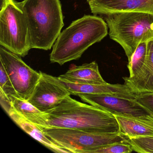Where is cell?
<instances>
[{
  "label": "cell",
  "instance_id": "obj_1",
  "mask_svg": "<svg viewBox=\"0 0 153 153\" xmlns=\"http://www.w3.org/2000/svg\"><path fill=\"white\" fill-rule=\"evenodd\" d=\"M46 128H60L101 133H119L117 120L111 113L68 96L59 105L45 113Z\"/></svg>",
  "mask_w": 153,
  "mask_h": 153
},
{
  "label": "cell",
  "instance_id": "obj_2",
  "mask_svg": "<svg viewBox=\"0 0 153 153\" xmlns=\"http://www.w3.org/2000/svg\"><path fill=\"white\" fill-rule=\"evenodd\" d=\"M107 25L97 16L85 15L73 21L60 34L50 54L52 63L62 65L79 59L91 45L108 33Z\"/></svg>",
  "mask_w": 153,
  "mask_h": 153
},
{
  "label": "cell",
  "instance_id": "obj_3",
  "mask_svg": "<svg viewBox=\"0 0 153 153\" xmlns=\"http://www.w3.org/2000/svg\"><path fill=\"white\" fill-rule=\"evenodd\" d=\"M19 5L27 24L31 48L51 50L64 25L60 0H24Z\"/></svg>",
  "mask_w": 153,
  "mask_h": 153
},
{
  "label": "cell",
  "instance_id": "obj_4",
  "mask_svg": "<svg viewBox=\"0 0 153 153\" xmlns=\"http://www.w3.org/2000/svg\"><path fill=\"white\" fill-rule=\"evenodd\" d=\"M105 16L110 38L122 47L128 62L140 44L153 39V14L127 12Z\"/></svg>",
  "mask_w": 153,
  "mask_h": 153
},
{
  "label": "cell",
  "instance_id": "obj_5",
  "mask_svg": "<svg viewBox=\"0 0 153 153\" xmlns=\"http://www.w3.org/2000/svg\"><path fill=\"white\" fill-rule=\"evenodd\" d=\"M0 45L20 57L26 56L32 49L25 18L16 0H9L0 11Z\"/></svg>",
  "mask_w": 153,
  "mask_h": 153
},
{
  "label": "cell",
  "instance_id": "obj_6",
  "mask_svg": "<svg viewBox=\"0 0 153 153\" xmlns=\"http://www.w3.org/2000/svg\"><path fill=\"white\" fill-rule=\"evenodd\" d=\"M42 130L53 141L71 153H93L100 147L128 140L120 133H101L60 128H44Z\"/></svg>",
  "mask_w": 153,
  "mask_h": 153
},
{
  "label": "cell",
  "instance_id": "obj_7",
  "mask_svg": "<svg viewBox=\"0 0 153 153\" xmlns=\"http://www.w3.org/2000/svg\"><path fill=\"white\" fill-rule=\"evenodd\" d=\"M0 62L4 66L19 97L27 100L33 94L41 76L23 61L19 55L0 47Z\"/></svg>",
  "mask_w": 153,
  "mask_h": 153
},
{
  "label": "cell",
  "instance_id": "obj_8",
  "mask_svg": "<svg viewBox=\"0 0 153 153\" xmlns=\"http://www.w3.org/2000/svg\"><path fill=\"white\" fill-rule=\"evenodd\" d=\"M76 96L85 102L115 115L142 118L152 114L137 100L121 97L117 95L79 94Z\"/></svg>",
  "mask_w": 153,
  "mask_h": 153
},
{
  "label": "cell",
  "instance_id": "obj_9",
  "mask_svg": "<svg viewBox=\"0 0 153 153\" xmlns=\"http://www.w3.org/2000/svg\"><path fill=\"white\" fill-rule=\"evenodd\" d=\"M71 95L58 77L41 71V76L27 101L41 111L46 113L56 108Z\"/></svg>",
  "mask_w": 153,
  "mask_h": 153
},
{
  "label": "cell",
  "instance_id": "obj_10",
  "mask_svg": "<svg viewBox=\"0 0 153 153\" xmlns=\"http://www.w3.org/2000/svg\"><path fill=\"white\" fill-rule=\"evenodd\" d=\"M95 15L121 12H143L153 14V0H87Z\"/></svg>",
  "mask_w": 153,
  "mask_h": 153
},
{
  "label": "cell",
  "instance_id": "obj_11",
  "mask_svg": "<svg viewBox=\"0 0 153 153\" xmlns=\"http://www.w3.org/2000/svg\"><path fill=\"white\" fill-rule=\"evenodd\" d=\"M58 79L71 95L76 96L79 94H110L117 95L121 97L137 100V94L125 84H79L62 80L59 77Z\"/></svg>",
  "mask_w": 153,
  "mask_h": 153
},
{
  "label": "cell",
  "instance_id": "obj_12",
  "mask_svg": "<svg viewBox=\"0 0 153 153\" xmlns=\"http://www.w3.org/2000/svg\"><path fill=\"white\" fill-rule=\"evenodd\" d=\"M124 84L136 94L153 92V39L147 42L146 57L140 71L132 77H123Z\"/></svg>",
  "mask_w": 153,
  "mask_h": 153
},
{
  "label": "cell",
  "instance_id": "obj_13",
  "mask_svg": "<svg viewBox=\"0 0 153 153\" xmlns=\"http://www.w3.org/2000/svg\"><path fill=\"white\" fill-rule=\"evenodd\" d=\"M58 77L62 80L79 84L107 83L101 76L98 64L96 61L80 66L71 64L66 73Z\"/></svg>",
  "mask_w": 153,
  "mask_h": 153
},
{
  "label": "cell",
  "instance_id": "obj_14",
  "mask_svg": "<svg viewBox=\"0 0 153 153\" xmlns=\"http://www.w3.org/2000/svg\"><path fill=\"white\" fill-rule=\"evenodd\" d=\"M114 115L119 124L120 133L126 137H153V116L152 114L142 118Z\"/></svg>",
  "mask_w": 153,
  "mask_h": 153
},
{
  "label": "cell",
  "instance_id": "obj_15",
  "mask_svg": "<svg viewBox=\"0 0 153 153\" xmlns=\"http://www.w3.org/2000/svg\"><path fill=\"white\" fill-rule=\"evenodd\" d=\"M7 113L10 118L24 131L49 149L56 153H71L69 151L47 137L39 127L27 120L13 109L12 106L8 109Z\"/></svg>",
  "mask_w": 153,
  "mask_h": 153
},
{
  "label": "cell",
  "instance_id": "obj_16",
  "mask_svg": "<svg viewBox=\"0 0 153 153\" xmlns=\"http://www.w3.org/2000/svg\"><path fill=\"white\" fill-rule=\"evenodd\" d=\"M10 103L13 109L27 120L42 130L47 128L45 113L41 111L28 101L19 97H12L10 98Z\"/></svg>",
  "mask_w": 153,
  "mask_h": 153
},
{
  "label": "cell",
  "instance_id": "obj_17",
  "mask_svg": "<svg viewBox=\"0 0 153 153\" xmlns=\"http://www.w3.org/2000/svg\"><path fill=\"white\" fill-rule=\"evenodd\" d=\"M147 48V42L141 43L132 55L128 65L129 77L136 76L142 68L146 57Z\"/></svg>",
  "mask_w": 153,
  "mask_h": 153
},
{
  "label": "cell",
  "instance_id": "obj_18",
  "mask_svg": "<svg viewBox=\"0 0 153 153\" xmlns=\"http://www.w3.org/2000/svg\"><path fill=\"white\" fill-rule=\"evenodd\" d=\"M133 151L140 153H153V137L127 138Z\"/></svg>",
  "mask_w": 153,
  "mask_h": 153
},
{
  "label": "cell",
  "instance_id": "obj_19",
  "mask_svg": "<svg viewBox=\"0 0 153 153\" xmlns=\"http://www.w3.org/2000/svg\"><path fill=\"white\" fill-rule=\"evenodd\" d=\"M0 92L4 94L10 101L12 97H19L1 62L0 63Z\"/></svg>",
  "mask_w": 153,
  "mask_h": 153
},
{
  "label": "cell",
  "instance_id": "obj_20",
  "mask_svg": "<svg viewBox=\"0 0 153 153\" xmlns=\"http://www.w3.org/2000/svg\"><path fill=\"white\" fill-rule=\"evenodd\" d=\"M133 151L127 140L105 145L94 150L93 153H130Z\"/></svg>",
  "mask_w": 153,
  "mask_h": 153
},
{
  "label": "cell",
  "instance_id": "obj_21",
  "mask_svg": "<svg viewBox=\"0 0 153 153\" xmlns=\"http://www.w3.org/2000/svg\"><path fill=\"white\" fill-rule=\"evenodd\" d=\"M137 100L153 114V92L137 94Z\"/></svg>",
  "mask_w": 153,
  "mask_h": 153
},
{
  "label": "cell",
  "instance_id": "obj_22",
  "mask_svg": "<svg viewBox=\"0 0 153 153\" xmlns=\"http://www.w3.org/2000/svg\"><path fill=\"white\" fill-rule=\"evenodd\" d=\"M9 2V0H0V11L4 9Z\"/></svg>",
  "mask_w": 153,
  "mask_h": 153
},
{
  "label": "cell",
  "instance_id": "obj_23",
  "mask_svg": "<svg viewBox=\"0 0 153 153\" xmlns=\"http://www.w3.org/2000/svg\"><path fill=\"white\" fill-rule=\"evenodd\" d=\"M152 115H153V114H152Z\"/></svg>",
  "mask_w": 153,
  "mask_h": 153
}]
</instances>
